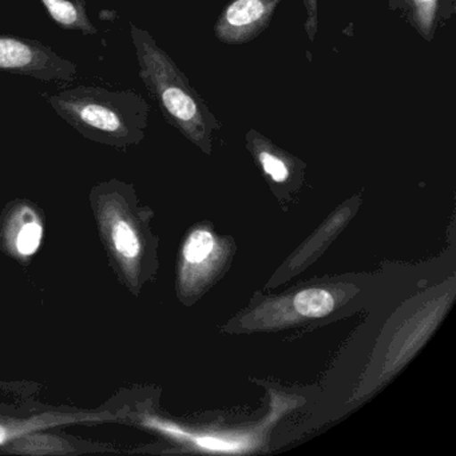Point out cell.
Instances as JSON below:
<instances>
[{
  "label": "cell",
  "instance_id": "1",
  "mask_svg": "<svg viewBox=\"0 0 456 456\" xmlns=\"http://www.w3.org/2000/svg\"><path fill=\"white\" fill-rule=\"evenodd\" d=\"M55 113L93 142L126 148L142 141L149 106L129 90L77 86L49 97Z\"/></svg>",
  "mask_w": 456,
  "mask_h": 456
},
{
  "label": "cell",
  "instance_id": "2",
  "mask_svg": "<svg viewBox=\"0 0 456 456\" xmlns=\"http://www.w3.org/2000/svg\"><path fill=\"white\" fill-rule=\"evenodd\" d=\"M130 37L135 47L141 79L159 101L167 121L191 140H202L209 124L185 76L148 31L130 23Z\"/></svg>",
  "mask_w": 456,
  "mask_h": 456
},
{
  "label": "cell",
  "instance_id": "3",
  "mask_svg": "<svg viewBox=\"0 0 456 456\" xmlns=\"http://www.w3.org/2000/svg\"><path fill=\"white\" fill-rule=\"evenodd\" d=\"M127 186L117 180L100 183L93 189L92 201L111 258L122 276L133 280L138 274L143 247L140 229L127 207Z\"/></svg>",
  "mask_w": 456,
  "mask_h": 456
},
{
  "label": "cell",
  "instance_id": "4",
  "mask_svg": "<svg viewBox=\"0 0 456 456\" xmlns=\"http://www.w3.org/2000/svg\"><path fill=\"white\" fill-rule=\"evenodd\" d=\"M0 71L44 82H73L78 68L41 42L0 34Z\"/></svg>",
  "mask_w": 456,
  "mask_h": 456
},
{
  "label": "cell",
  "instance_id": "5",
  "mask_svg": "<svg viewBox=\"0 0 456 456\" xmlns=\"http://www.w3.org/2000/svg\"><path fill=\"white\" fill-rule=\"evenodd\" d=\"M280 0H233L216 25V34L226 44H244L260 34Z\"/></svg>",
  "mask_w": 456,
  "mask_h": 456
},
{
  "label": "cell",
  "instance_id": "6",
  "mask_svg": "<svg viewBox=\"0 0 456 456\" xmlns=\"http://www.w3.org/2000/svg\"><path fill=\"white\" fill-rule=\"evenodd\" d=\"M124 411L119 412H46L28 419L0 418V448L18 437L31 432L44 431L63 424L86 423V421L117 420L124 418Z\"/></svg>",
  "mask_w": 456,
  "mask_h": 456
},
{
  "label": "cell",
  "instance_id": "7",
  "mask_svg": "<svg viewBox=\"0 0 456 456\" xmlns=\"http://www.w3.org/2000/svg\"><path fill=\"white\" fill-rule=\"evenodd\" d=\"M4 452L18 455H71V453L90 452V451H111L108 444L66 439L46 432L36 431L12 440L4 445Z\"/></svg>",
  "mask_w": 456,
  "mask_h": 456
},
{
  "label": "cell",
  "instance_id": "8",
  "mask_svg": "<svg viewBox=\"0 0 456 456\" xmlns=\"http://www.w3.org/2000/svg\"><path fill=\"white\" fill-rule=\"evenodd\" d=\"M44 225L31 208L20 207L10 216L4 229V241L12 255L30 257L41 247Z\"/></svg>",
  "mask_w": 456,
  "mask_h": 456
},
{
  "label": "cell",
  "instance_id": "9",
  "mask_svg": "<svg viewBox=\"0 0 456 456\" xmlns=\"http://www.w3.org/2000/svg\"><path fill=\"white\" fill-rule=\"evenodd\" d=\"M47 14L63 30L95 36L97 28L87 15L86 0H41Z\"/></svg>",
  "mask_w": 456,
  "mask_h": 456
},
{
  "label": "cell",
  "instance_id": "10",
  "mask_svg": "<svg viewBox=\"0 0 456 456\" xmlns=\"http://www.w3.org/2000/svg\"><path fill=\"white\" fill-rule=\"evenodd\" d=\"M333 298L322 289H306L295 297L296 311L305 317H322L333 309Z\"/></svg>",
  "mask_w": 456,
  "mask_h": 456
},
{
  "label": "cell",
  "instance_id": "11",
  "mask_svg": "<svg viewBox=\"0 0 456 456\" xmlns=\"http://www.w3.org/2000/svg\"><path fill=\"white\" fill-rule=\"evenodd\" d=\"M213 245L215 241L209 232L196 231L183 247V257L191 264L202 263L212 253Z\"/></svg>",
  "mask_w": 456,
  "mask_h": 456
},
{
  "label": "cell",
  "instance_id": "12",
  "mask_svg": "<svg viewBox=\"0 0 456 456\" xmlns=\"http://www.w3.org/2000/svg\"><path fill=\"white\" fill-rule=\"evenodd\" d=\"M260 161L264 170L271 175L272 180L276 181V183H282V181L287 180L288 169L281 159L272 156L271 153L263 151V153L260 154Z\"/></svg>",
  "mask_w": 456,
  "mask_h": 456
},
{
  "label": "cell",
  "instance_id": "13",
  "mask_svg": "<svg viewBox=\"0 0 456 456\" xmlns=\"http://www.w3.org/2000/svg\"><path fill=\"white\" fill-rule=\"evenodd\" d=\"M197 443H199L201 447L215 451H231L237 447L234 443L226 442V440L210 436L199 437V439H197Z\"/></svg>",
  "mask_w": 456,
  "mask_h": 456
},
{
  "label": "cell",
  "instance_id": "14",
  "mask_svg": "<svg viewBox=\"0 0 456 456\" xmlns=\"http://www.w3.org/2000/svg\"><path fill=\"white\" fill-rule=\"evenodd\" d=\"M419 4H431L432 0H418Z\"/></svg>",
  "mask_w": 456,
  "mask_h": 456
}]
</instances>
